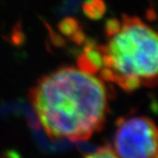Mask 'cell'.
Here are the masks:
<instances>
[{
  "mask_svg": "<svg viewBox=\"0 0 158 158\" xmlns=\"http://www.w3.org/2000/svg\"><path fill=\"white\" fill-rule=\"evenodd\" d=\"M30 101L44 131L52 139L86 141L103 127L108 94L102 80L73 67L41 77Z\"/></svg>",
  "mask_w": 158,
  "mask_h": 158,
  "instance_id": "obj_1",
  "label": "cell"
},
{
  "mask_svg": "<svg viewBox=\"0 0 158 158\" xmlns=\"http://www.w3.org/2000/svg\"><path fill=\"white\" fill-rule=\"evenodd\" d=\"M101 52V76L133 92L158 84V32L135 16L123 15L106 25Z\"/></svg>",
  "mask_w": 158,
  "mask_h": 158,
  "instance_id": "obj_2",
  "label": "cell"
},
{
  "mask_svg": "<svg viewBox=\"0 0 158 158\" xmlns=\"http://www.w3.org/2000/svg\"><path fill=\"white\" fill-rule=\"evenodd\" d=\"M114 144L118 158H156L158 127L146 116L124 118L117 124Z\"/></svg>",
  "mask_w": 158,
  "mask_h": 158,
  "instance_id": "obj_3",
  "label": "cell"
},
{
  "mask_svg": "<svg viewBox=\"0 0 158 158\" xmlns=\"http://www.w3.org/2000/svg\"><path fill=\"white\" fill-rule=\"evenodd\" d=\"M105 6L102 0H88L83 6V10L87 16L92 19H98L102 16Z\"/></svg>",
  "mask_w": 158,
  "mask_h": 158,
  "instance_id": "obj_4",
  "label": "cell"
},
{
  "mask_svg": "<svg viewBox=\"0 0 158 158\" xmlns=\"http://www.w3.org/2000/svg\"><path fill=\"white\" fill-rule=\"evenodd\" d=\"M59 30L63 35L67 36H73L76 37L77 35V28L78 24L77 21L74 20L73 18H66L63 21H61V23L59 24Z\"/></svg>",
  "mask_w": 158,
  "mask_h": 158,
  "instance_id": "obj_5",
  "label": "cell"
},
{
  "mask_svg": "<svg viewBox=\"0 0 158 158\" xmlns=\"http://www.w3.org/2000/svg\"><path fill=\"white\" fill-rule=\"evenodd\" d=\"M83 158H118L110 147H103L97 151L89 153Z\"/></svg>",
  "mask_w": 158,
  "mask_h": 158,
  "instance_id": "obj_6",
  "label": "cell"
}]
</instances>
